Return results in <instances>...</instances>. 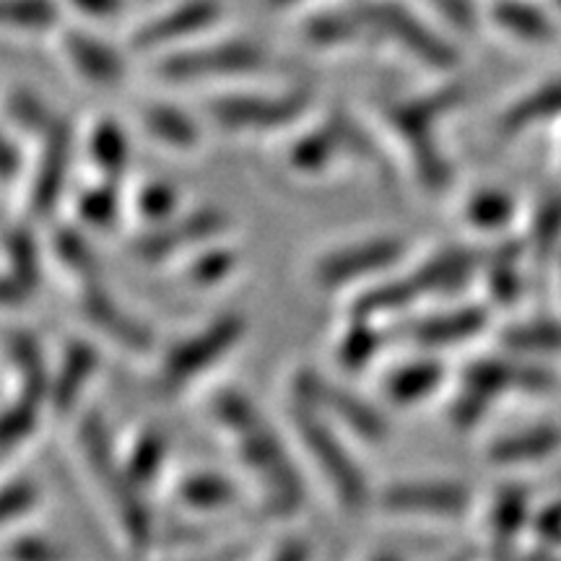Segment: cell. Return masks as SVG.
<instances>
[{"label": "cell", "instance_id": "5", "mask_svg": "<svg viewBox=\"0 0 561 561\" xmlns=\"http://www.w3.org/2000/svg\"><path fill=\"white\" fill-rule=\"evenodd\" d=\"M289 398L291 403L310 405V409L320 411L322 416L331 419L341 430L356 434L369 445H380L390 434V421L375 403H369L359 392L348 390L346 385L328 380L314 367L294 369Z\"/></svg>", "mask_w": 561, "mask_h": 561}, {"label": "cell", "instance_id": "15", "mask_svg": "<svg viewBox=\"0 0 561 561\" xmlns=\"http://www.w3.org/2000/svg\"><path fill=\"white\" fill-rule=\"evenodd\" d=\"M79 312L81 318L130 354H149L153 348V333L138 318L117 305L112 291L104 286L102 276L79 284Z\"/></svg>", "mask_w": 561, "mask_h": 561}, {"label": "cell", "instance_id": "13", "mask_svg": "<svg viewBox=\"0 0 561 561\" xmlns=\"http://www.w3.org/2000/svg\"><path fill=\"white\" fill-rule=\"evenodd\" d=\"M377 507L405 517H466L473 491L460 481H396L375 494Z\"/></svg>", "mask_w": 561, "mask_h": 561}, {"label": "cell", "instance_id": "46", "mask_svg": "<svg viewBox=\"0 0 561 561\" xmlns=\"http://www.w3.org/2000/svg\"><path fill=\"white\" fill-rule=\"evenodd\" d=\"M530 533L536 536V543L541 546V553L561 551V500L549 502L541 510H536Z\"/></svg>", "mask_w": 561, "mask_h": 561}, {"label": "cell", "instance_id": "45", "mask_svg": "<svg viewBox=\"0 0 561 561\" xmlns=\"http://www.w3.org/2000/svg\"><path fill=\"white\" fill-rule=\"evenodd\" d=\"M39 504V489L30 479L9 481L0 491V523L9 528L21 517H26Z\"/></svg>", "mask_w": 561, "mask_h": 561}, {"label": "cell", "instance_id": "38", "mask_svg": "<svg viewBox=\"0 0 561 561\" xmlns=\"http://www.w3.org/2000/svg\"><path fill=\"white\" fill-rule=\"evenodd\" d=\"M525 242H528L530 255L538 261L561 252V193H549L538 201Z\"/></svg>", "mask_w": 561, "mask_h": 561}, {"label": "cell", "instance_id": "52", "mask_svg": "<svg viewBox=\"0 0 561 561\" xmlns=\"http://www.w3.org/2000/svg\"><path fill=\"white\" fill-rule=\"evenodd\" d=\"M559 263H561V252H559Z\"/></svg>", "mask_w": 561, "mask_h": 561}, {"label": "cell", "instance_id": "19", "mask_svg": "<svg viewBox=\"0 0 561 561\" xmlns=\"http://www.w3.org/2000/svg\"><path fill=\"white\" fill-rule=\"evenodd\" d=\"M62 55H66L68 66L81 81L91 83V87H115L125 76V60L115 47L102 42L94 34L81 30H68L60 39Z\"/></svg>", "mask_w": 561, "mask_h": 561}, {"label": "cell", "instance_id": "36", "mask_svg": "<svg viewBox=\"0 0 561 561\" xmlns=\"http://www.w3.org/2000/svg\"><path fill=\"white\" fill-rule=\"evenodd\" d=\"M50 250L55 261L76 278V284L100 276V261H96V252L91 250L83 229L70 227V224L55 227L50 234Z\"/></svg>", "mask_w": 561, "mask_h": 561}, {"label": "cell", "instance_id": "28", "mask_svg": "<svg viewBox=\"0 0 561 561\" xmlns=\"http://www.w3.org/2000/svg\"><path fill=\"white\" fill-rule=\"evenodd\" d=\"M140 128L172 151H195L201 146V125L187 115L185 110L174 107L170 102H146L140 107Z\"/></svg>", "mask_w": 561, "mask_h": 561}, {"label": "cell", "instance_id": "41", "mask_svg": "<svg viewBox=\"0 0 561 561\" xmlns=\"http://www.w3.org/2000/svg\"><path fill=\"white\" fill-rule=\"evenodd\" d=\"M491 16H494V24L502 26L504 32H510L512 37L528 42H546L553 37L551 21L538 9L517 3V0H504V3L491 11Z\"/></svg>", "mask_w": 561, "mask_h": 561}, {"label": "cell", "instance_id": "32", "mask_svg": "<svg viewBox=\"0 0 561 561\" xmlns=\"http://www.w3.org/2000/svg\"><path fill=\"white\" fill-rule=\"evenodd\" d=\"M388 343L390 331L377 328V320L362 318V314H348L339 346H335V359L346 371H359L369 367Z\"/></svg>", "mask_w": 561, "mask_h": 561}, {"label": "cell", "instance_id": "7", "mask_svg": "<svg viewBox=\"0 0 561 561\" xmlns=\"http://www.w3.org/2000/svg\"><path fill=\"white\" fill-rule=\"evenodd\" d=\"M248 322L242 314L227 312L210 320L198 333L180 339L161 356L159 385L164 392H178L214 369L216 364L227 359L237 343L244 339Z\"/></svg>", "mask_w": 561, "mask_h": 561}, {"label": "cell", "instance_id": "33", "mask_svg": "<svg viewBox=\"0 0 561 561\" xmlns=\"http://www.w3.org/2000/svg\"><path fill=\"white\" fill-rule=\"evenodd\" d=\"M462 214H466V221L476 231L502 234L515 221L517 203L512 198V193L502 191V187H479V191L468 195Z\"/></svg>", "mask_w": 561, "mask_h": 561}, {"label": "cell", "instance_id": "12", "mask_svg": "<svg viewBox=\"0 0 561 561\" xmlns=\"http://www.w3.org/2000/svg\"><path fill=\"white\" fill-rule=\"evenodd\" d=\"M491 322L486 305L471 301V305L453 307V310L434 314H403L392 325L390 341L409 343L421 351H439L462 346V343L479 339Z\"/></svg>", "mask_w": 561, "mask_h": 561}, {"label": "cell", "instance_id": "47", "mask_svg": "<svg viewBox=\"0 0 561 561\" xmlns=\"http://www.w3.org/2000/svg\"><path fill=\"white\" fill-rule=\"evenodd\" d=\"M9 557L19 561H53L60 559L62 553L47 538L34 536V533H19L9 543Z\"/></svg>", "mask_w": 561, "mask_h": 561}, {"label": "cell", "instance_id": "18", "mask_svg": "<svg viewBox=\"0 0 561 561\" xmlns=\"http://www.w3.org/2000/svg\"><path fill=\"white\" fill-rule=\"evenodd\" d=\"M533 494L523 483H504L494 491L486 510V530L496 553L507 557L517 551V543L525 533H530Z\"/></svg>", "mask_w": 561, "mask_h": 561}, {"label": "cell", "instance_id": "35", "mask_svg": "<svg viewBox=\"0 0 561 561\" xmlns=\"http://www.w3.org/2000/svg\"><path fill=\"white\" fill-rule=\"evenodd\" d=\"M125 471L138 489L149 491L161 479L167 462V437L157 430H140L125 453Z\"/></svg>", "mask_w": 561, "mask_h": 561}, {"label": "cell", "instance_id": "43", "mask_svg": "<svg viewBox=\"0 0 561 561\" xmlns=\"http://www.w3.org/2000/svg\"><path fill=\"white\" fill-rule=\"evenodd\" d=\"M5 112H9V121L19 130L34 133V136H42L60 117L47 107V102L39 94H34L32 89L24 87L9 91V96H5Z\"/></svg>", "mask_w": 561, "mask_h": 561}, {"label": "cell", "instance_id": "25", "mask_svg": "<svg viewBox=\"0 0 561 561\" xmlns=\"http://www.w3.org/2000/svg\"><path fill=\"white\" fill-rule=\"evenodd\" d=\"M5 354H9L11 367L16 371V396L32 398V401L47 405L53 369L47 367L45 351H42L39 341L34 339L30 331H24V328H13V331L5 335Z\"/></svg>", "mask_w": 561, "mask_h": 561}, {"label": "cell", "instance_id": "10", "mask_svg": "<svg viewBox=\"0 0 561 561\" xmlns=\"http://www.w3.org/2000/svg\"><path fill=\"white\" fill-rule=\"evenodd\" d=\"M268 66V55L250 39H229L219 45L182 47L167 53L157 62V73L170 81H206L234 79V76L261 73Z\"/></svg>", "mask_w": 561, "mask_h": 561}, {"label": "cell", "instance_id": "26", "mask_svg": "<svg viewBox=\"0 0 561 561\" xmlns=\"http://www.w3.org/2000/svg\"><path fill=\"white\" fill-rule=\"evenodd\" d=\"M557 117H561V79L546 81L512 102L496 121V136L517 138Z\"/></svg>", "mask_w": 561, "mask_h": 561}, {"label": "cell", "instance_id": "51", "mask_svg": "<svg viewBox=\"0 0 561 561\" xmlns=\"http://www.w3.org/2000/svg\"><path fill=\"white\" fill-rule=\"evenodd\" d=\"M70 3L87 16H112V13L121 11L123 0H70Z\"/></svg>", "mask_w": 561, "mask_h": 561}, {"label": "cell", "instance_id": "42", "mask_svg": "<svg viewBox=\"0 0 561 561\" xmlns=\"http://www.w3.org/2000/svg\"><path fill=\"white\" fill-rule=\"evenodd\" d=\"M180 208V193L174 191L172 182L149 180L133 195V210L146 227H159V224L172 221Z\"/></svg>", "mask_w": 561, "mask_h": 561}, {"label": "cell", "instance_id": "11", "mask_svg": "<svg viewBox=\"0 0 561 561\" xmlns=\"http://www.w3.org/2000/svg\"><path fill=\"white\" fill-rule=\"evenodd\" d=\"M229 216L221 208H195L191 214L174 216L172 221L159 224V227H146V231H140L136 240L130 242V252L140 263H167L182 255V252L221 240L229 231Z\"/></svg>", "mask_w": 561, "mask_h": 561}, {"label": "cell", "instance_id": "44", "mask_svg": "<svg viewBox=\"0 0 561 561\" xmlns=\"http://www.w3.org/2000/svg\"><path fill=\"white\" fill-rule=\"evenodd\" d=\"M3 16L11 30L39 34L53 30L58 21V9L53 0H5Z\"/></svg>", "mask_w": 561, "mask_h": 561}, {"label": "cell", "instance_id": "4", "mask_svg": "<svg viewBox=\"0 0 561 561\" xmlns=\"http://www.w3.org/2000/svg\"><path fill=\"white\" fill-rule=\"evenodd\" d=\"M234 439V455L250 476H255L263 491L265 510L271 515H294L305 504V481L299 468L294 466L286 442L273 430L263 413L240 432L229 434Z\"/></svg>", "mask_w": 561, "mask_h": 561}, {"label": "cell", "instance_id": "40", "mask_svg": "<svg viewBox=\"0 0 561 561\" xmlns=\"http://www.w3.org/2000/svg\"><path fill=\"white\" fill-rule=\"evenodd\" d=\"M42 409H45V403L32 401V398L24 396H16L5 405L3 424H0V450H3L5 460L34 437V432L39 426Z\"/></svg>", "mask_w": 561, "mask_h": 561}, {"label": "cell", "instance_id": "17", "mask_svg": "<svg viewBox=\"0 0 561 561\" xmlns=\"http://www.w3.org/2000/svg\"><path fill=\"white\" fill-rule=\"evenodd\" d=\"M100 369V351L87 339H70L62 346L58 367L53 369L47 409L58 416H68L89 388L91 377Z\"/></svg>", "mask_w": 561, "mask_h": 561}, {"label": "cell", "instance_id": "49", "mask_svg": "<svg viewBox=\"0 0 561 561\" xmlns=\"http://www.w3.org/2000/svg\"><path fill=\"white\" fill-rule=\"evenodd\" d=\"M434 5H439V11L445 13L453 24H458V30H471L473 26V9L468 0H432Z\"/></svg>", "mask_w": 561, "mask_h": 561}, {"label": "cell", "instance_id": "50", "mask_svg": "<svg viewBox=\"0 0 561 561\" xmlns=\"http://www.w3.org/2000/svg\"><path fill=\"white\" fill-rule=\"evenodd\" d=\"M273 559H307L312 557V546L307 541H301V538H286V541H280L276 549L271 551Z\"/></svg>", "mask_w": 561, "mask_h": 561}, {"label": "cell", "instance_id": "6", "mask_svg": "<svg viewBox=\"0 0 561 561\" xmlns=\"http://www.w3.org/2000/svg\"><path fill=\"white\" fill-rule=\"evenodd\" d=\"M312 94L289 91H227L206 102L208 117L227 133H276L291 128L307 115Z\"/></svg>", "mask_w": 561, "mask_h": 561}, {"label": "cell", "instance_id": "31", "mask_svg": "<svg viewBox=\"0 0 561 561\" xmlns=\"http://www.w3.org/2000/svg\"><path fill=\"white\" fill-rule=\"evenodd\" d=\"M174 502L191 512H216L231 507L240 500V489L227 476L216 471H193L185 473L174 483Z\"/></svg>", "mask_w": 561, "mask_h": 561}, {"label": "cell", "instance_id": "24", "mask_svg": "<svg viewBox=\"0 0 561 561\" xmlns=\"http://www.w3.org/2000/svg\"><path fill=\"white\" fill-rule=\"evenodd\" d=\"M528 250L525 237H502L483 255V286L496 307H510L523 297L520 261Z\"/></svg>", "mask_w": 561, "mask_h": 561}, {"label": "cell", "instance_id": "14", "mask_svg": "<svg viewBox=\"0 0 561 561\" xmlns=\"http://www.w3.org/2000/svg\"><path fill=\"white\" fill-rule=\"evenodd\" d=\"M39 138L42 151L30 178L26 206L37 219H50L66 191L70 161H73V125L66 117H58Z\"/></svg>", "mask_w": 561, "mask_h": 561}, {"label": "cell", "instance_id": "8", "mask_svg": "<svg viewBox=\"0 0 561 561\" xmlns=\"http://www.w3.org/2000/svg\"><path fill=\"white\" fill-rule=\"evenodd\" d=\"M362 13L364 24L375 39H392L401 50H405L413 58L424 62L426 68L453 70L458 66L460 55L447 39H442L437 32L430 30L424 21L413 16L405 5L396 3V0H369V3L356 5Z\"/></svg>", "mask_w": 561, "mask_h": 561}, {"label": "cell", "instance_id": "30", "mask_svg": "<svg viewBox=\"0 0 561 561\" xmlns=\"http://www.w3.org/2000/svg\"><path fill=\"white\" fill-rule=\"evenodd\" d=\"M87 153L102 180L121 182L130 164L128 133L115 117H100L87 136Z\"/></svg>", "mask_w": 561, "mask_h": 561}, {"label": "cell", "instance_id": "1", "mask_svg": "<svg viewBox=\"0 0 561 561\" xmlns=\"http://www.w3.org/2000/svg\"><path fill=\"white\" fill-rule=\"evenodd\" d=\"M466 83H445L405 100H385L380 117L392 136L403 144L413 174L426 193H445L453 182V164L437 138L439 123L466 102Z\"/></svg>", "mask_w": 561, "mask_h": 561}, {"label": "cell", "instance_id": "29", "mask_svg": "<svg viewBox=\"0 0 561 561\" xmlns=\"http://www.w3.org/2000/svg\"><path fill=\"white\" fill-rule=\"evenodd\" d=\"M424 299L419 284L413 280L411 273L405 276H392L377 280L375 286L359 291L351 301L348 314H362V318H385V314H409L419 301Z\"/></svg>", "mask_w": 561, "mask_h": 561}, {"label": "cell", "instance_id": "2", "mask_svg": "<svg viewBox=\"0 0 561 561\" xmlns=\"http://www.w3.org/2000/svg\"><path fill=\"white\" fill-rule=\"evenodd\" d=\"M79 447L89 466V473L107 491L125 543L130 546V551L146 553L153 538H157V523H153L151 507L146 502V491L130 481L125 462L117 458L107 426H104L96 411L83 413L79 426Z\"/></svg>", "mask_w": 561, "mask_h": 561}, {"label": "cell", "instance_id": "22", "mask_svg": "<svg viewBox=\"0 0 561 561\" xmlns=\"http://www.w3.org/2000/svg\"><path fill=\"white\" fill-rule=\"evenodd\" d=\"M447 364L437 356H419L392 367L382 380V396L398 409L426 403L445 388Z\"/></svg>", "mask_w": 561, "mask_h": 561}, {"label": "cell", "instance_id": "20", "mask_svg": "<svg viewBox=\"0 0 561 561\" xmlns=\"http://www.w3.org/2000/svg\"><path fill=\"white\" fill-rule=\"evenodd\" d=\"M216 19H219V5L214 0H191V3H182L140 26L133 34V47L136 50H161L178 39L195 37L214 26Z\"/></svg>", "mask_w": 561, "mask_h": 561}, {"label": "cell", "instance_id": "34", "mask_svg": "<svg viewBox=\"0 0 561 561\" xmlns=\"http://www.w3.org/2000/svg\"><path fill=\"white\" fill-rule=\"evenodd\" d=\"M502 346L517 356L559 354L561 351V322L553 318H533L512 322L500 333Z\"/></svg>", "mask_w": 561, "mask_h": 561}, {"label": "cell", "instance_id": "3", "mask_svg": "<svg viewBox=\"0 0 561 561\" xmlns=\"http://www.w3.org/2000/svg\"><path fill=\"white\" fill-rule=\"evenodd\" d=\"M289 421L299 445L310 455L314 468H318V473L331 486L341 507L346 512H354V515L367 510L369 502H375L367 473H364V468L351 455L346 442L341 439V434L335 432L333 421L322 416L320 411L310 409V405L299 403H291Z\"/></svg>", "mask_w": 561, "mask_h": 561}, {"label": "cell", "instance_id": "39", "mask_svg": "<svg viewBox=\"0 0 561 561\" xmlns=\"http://www.w3.org/2000/svg\"><path fill=\"white\" fill-rule=\"evenodd\" d=\"M237 265H240V252L234 248H227V244H219V240H216L195 250L191 263H187L185 278L193 286L208 289V286H219L234 276Z\"/></svg>", "mask_w": 561, "mask_h": 561}, {"label": "cell", "instance_id": "21", "mask_svg": "<svg viewBox=\"0 0 561 561\" xmlns=\"http://www.w3.org/2000/svg\"><path fill=\"white\" fill-rule=\"evenodd\" d=\"M5 276H3V305L21 307L37 291L42 280L39 244L30 227L5 229Z\"/></svg>", "mask_w": 561, "mask_h": 561}, {"label": "cell", "instance_id": "37", "mask_svg": "<svg viewBox=\"0 0 561 561\" xmlns=\"http://www.w3.org/2000/svg\"><path fill=\"white\" fill-rule=\"evenodd\" d=\"M121 182L100 178L96 185L79 193V198H76V216H79L83 229L107 231L121 219Z\"/></svg>", "mask_w": 561, "mask_h": 561}, {"label": "cell", "instance_id": "9", "mask_svg": "<svg viewBox=\"0 0 561 561\" xmlns=\"http://www.w3.org/2000/svg\"><path fill=\"white\" fill-rule=\"evenodd\" d=\"M405 252H409V244H405L403 237H364L359 242H348L322 252L318 261L312 263V280L320 289L328 291L346 289V286L364 284V280H371L396 268L405 257Z\"/></svg>", "mask_w": 561, "mask_h": 561}, {"label": "cell", "instance_id": "48", "mask_svg": "<svg viewBox=\"0 0 561 561\" xmlns=\"http://www.w3.org/2000/svg\"><path fill=\"white\" fill-rule=\"evenodd\" d=\"M21 170H24V153H21V146L13 138H5L3 151H0V172H3L5 185H13L16 178H21Z\"/></svg>", "mask_w": 561, "mask_h": 561}, {"label": "cell", "instance_id": "16", "mask_svg": "<svg viewBox=\"0 0 561 561\" xmlns=\"http://www.w3.org/2000/svg\"><path fill=\"white\" fill-rule=\"evenodd\" d=\"M483 255L486 250L481 248H442L424 257L416 268L411 271L413 280L419 284L421 294L426 297H445V294H458L466 289L476 278V273H483Z\"/></svg>", "mask_w": 561, "mask_h": 561}, {"label": "cell", "instance_id": "27", "mask_svg": "<svg viewBox=\"0 0 561 561\" xmlns=\"http://www.w3.org/2000/svg\"><path fill=\"white\" fill-rule=\"evenodd\" d=\"M341 157H346V151H343V140L331 117L294 138L289 153H286L291 170L305 178H318L328 172Z\"/></svg>", "mask_w": 561, "mask_h": 561}, {"label": "cell", "instance_id": "23", "mask_svg": "<svg viewBox=\"0 0 561 561\" xmlns=\"http://www.w3.org/2000/svg\"><path fill=\"white\" fill-rule=\"evenodd\" d=\"M561 453V426L559 424H533L520 432L502 434L486 447V460L494 466L515 468L543 462Z\"/></svg>", "mask_w": 561, "mask_h": 561}]
</instances>
